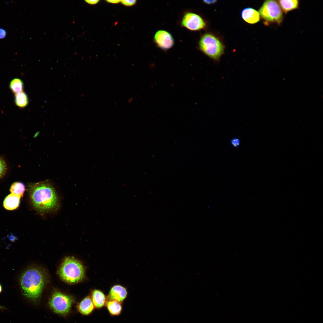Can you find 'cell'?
<instances>
[{
    "label": "cell",
    "instance_id": "6da1fadb",
    "mask_svg": "<svg viewBox=\"0 0 323 323\" xmlns=\"http://www.w3.org/2000/svg\"><path fill=\"white\" fill-rule=\"evenodd\" d=\"M28 191L31 203L39 212H49L59 207L57 195L54 188L48 180L29 184Z\"/></svg>",
    "mask_w": 323,
    "mask_h": 323
},
{
    "label": "cell",
    "instance_id": "7a4b0ae2",
    "mask_svg": "<svg viewBox=\"0 0 323 323\" xmlns=\"http://www.w3.org/2000/svg\"><path fill=\"white\" fill-rule=\"evenodd\" d=\"M20 282L23 295L28 298L35 300L38 298L42 292L44 277L38 269L31 268L22 273Z\"/></svg>",
    "mask_w": 323,
    "mask_h": 323
},
{
    "label": "cell",
    "instance_id": "3957f363",
    "mask_svg": "<svg viewBox=\"0 0 323 323\" xmlns=\"http://www.w3.org/2000/svg\"><path fill=\"white\" fill-rule=\"evenodd\" d=\"M61 278L69 283L78 282L83 278L84 269L82 263L73 257L65 258L59 269Z\"/></svg>",
    "mask_w": 323,
    "mask_h": 323
},
{
    "label": "cell",
    "instance_id": "277c9868",
    "mask_svg": "<svg viewBox=\"0 0 323 323\" xmlns=\"http://www.w3.org/2000/svg\"><path fill=\"white\" fill-rule=\"evenodd\" d=\"M200 50L206 55L215 60H218L223 54L224 46L216 36L206 33L201 37L199 42Z\"/></svg>",
    "mask_w": 323,
    "mask_h": 323
},
{
    "label": "cell",
    "instance_id": "5b68a950",
    "mask_svg": "<svg viewBox=\"0 0 323 323\" xmlns=\"http://www.w3.org/2000/svg\"><path fill=\"white\" fill-rule=\"evenodd\" d=\"M258 12L266 24L276 23L280 25L283 19V12L276 1H265Z\"/></svg>",
    "mask_w": 323,
    "mask_h": 323
},
{
    "label": "cell",
    "instance_id": "8992f818",
    "mask_svg": "<svg viewBox=\"0 0 323 323\" xmlns=\"http://www.w3.org/2000/svg\"><path fill=\"white\" fill-rule=\"evenodd\" d=\"M73 301L71 297L59 292L55 291L53 293L49 301V304L55 313L63 315L68 313Z\"/></svg>",
    "mask_w": 323,
    "mask_h": 323
},
{
    "label": "cell",
    "instance_id": "52a82bcc",
    "mask_svg": "<svg viewBox=\"0 0 323 323\" xmlns=\"http://www.w3.org/2000/svg\"><path fill=\"white\" fill-rule=\"evenodd\" d=\"M182 26L191 31L204 29L206 23L203 19L195 13L188 12L185 14L181 21Z\"/></svg>",
    "mask_w": 323,
    "mask_h": 323
},
{
    "label": "cell",
    "instance_id": "ba28073f",
    "mask_svg": "<svg viewBox=\"0 0 323 323\" xmlns=\"http://www.w3.org/2000/svg\"><path fill=\"white\" fill-rule=\"evenodd\" d=\"M153 40L157 47L163 50H167L171 48L174 43L171 34L164 30H160L156 32Z\"/></svg>",
    "mask_w": 323,
    "mask_h": 323
},
{
    "label": "cell",
    "instance_id": "9c48e42d",
    "mask_svg": "<svg viewBox=\"0 0 323 323\" xmlns=\"http://www.w3.org/2000/svg\"><path fill=\"white\" fill-rule=\"evenodd\" d=\"M127 294L125 288L120 285H115L111 289L107 299L115 300L122 303L126 298Z\"/></svg>",
    "mask_w": 323,
    "mask_h": 323
},
{
    "label": "cell",
    "instance_id": "30bf717a",
    "mask_svg": "<svg viewBox=\"0 0 323 323\" xmlns=\"http://www.w3.org/2000/svg\"><path fill=\"white\" fill-rule=\"evenodd\" d=\"M241 16L245 21L250 24L256 23L260 20L259 12L255 9L250 7L243 9L241 12Z\"/></svg>",
    "mask_w": 323,
    "mask_h": 323
},
{
    "label": "cell",
    "instance_id": "8fae6325",
    "mask_svg": "<svg viewBox=\"0 0 323 323\" xmlns=\"http://www.w3.org/2000/svg\"><path fill=\"white\" fill-rule=\"evenodd\" d=\"M79 312L84 315H88L91 313L95 308L91 297L88 296L85 298L79 303L77 306Z\"/></svg>",
    "mask_w": 323,
    "mask_h": 323
},
{
    "label": "cell",
    "instance_id": "7c38bea8",
    "mask_svg": "<svg viewBox=\"0 0 323 323\" xmlns=\"http://www.w3.org/2000/svg\"><path fill=\"white\" fill-rule=\"evenodd\" d=\"M91 298L95 308L97 309H100L104 306L107 301L103 293L98 290L92 291Z\"/></svg>",
    "mask_w": 323,
    "mask_h": 323
},
{
    "label": "cell",
    "instance_id": "4fadbf2b",
    "mask_svg": "<svg viewBox=\"0 0 323 323\" xmlns=\"http://www.w3.org/2000/svg\"><path fill=\"white\" fill-rule=\"evenodd\" d=\"M21 198L20 196L12 194L9 195L4 201V208L9 210L16 209L19 205Z\"/></svg>",
    "mask_w": 323,
    "mask_h": 323
},
{
    "label": "cell",
    "instance_id": "5bb4252c",
    "mask_svg": "<svg viewBox=\"0 0 323 323\" xmlns=\"http://www.w3.org/2000/svg\"><path fill=\"white\" fill-rule=\"evenodd\" d=\"M282 11L285 14L297 9L299 6L297 0H281L277 1Z\"/></svg>",
    "mask_w": 323,
    "mask_h": 323
},
{
    "label": "cell",
    "instance_id": "9a60e30c",
    "mask_svg": "<svg viewBox=\"0 0 323 323\" xmlns=\"http://www.w3.org/2000/svg\"><path fill=\"white\" fill-rule=\"evenodd\" d=\"M121 303L115 300L107 301L106 305L111 315L118 316L121 313L122 310Z\"/></svg>",
    "mask_w": 323,
    "mask_h": 323
},
{
    "label": "cell",
    "instance_id": "2e32d148",
    "mask_svg": "<svg viewBox=\"0 0 323 323\" xmlns=\"http://www.w3.org/2000/svg\"><path fill=\"white\" fill-rule=\"evenodd\" d=\"M14 103L19 108H23L25 107L29 103L28 95L23 91L15 94Z\"/></svg>",
    "mask_w": 323,
    "mask_h": 323
},
{
    "label": "cell",
    "instance_id": "e0dca14e",
    "mask_svg": "<svg viewBox=\"0 0 323 323\" xmlns=\"http://www.w3.org/2000/svg\"><path fill=\"white\" fill-rule=\"evenodd\" d=\"M9 87L12 92L15 94L23 91L24 83L21 79L15 78L10 82Z\"/></svg>",
    "mask_w": 323,
    "mask_h": 323
},
{
    "label": "cell",
    "instance_id": "ac0fdd59",
    "mask_svg": "<svg viewBox=\"0 0 323 323\" xmlns=\"http://www.w3.org/2000/svg\"><path fill=\"white\" fill-rule=\"evenodd\" d=\"M25 189V186L23 184L20 182H16L12 185L10 190L11 194L21 198L23 196Z\"/></svg>",
    "mask_w": 323,
    "mask_h": 323
},
{
    "label": "cell",
    "instance_id": "d6986e66",
    "mask_svg": "<svg viewBox=\"0 0 323 323\" xmlns=\"http://www.w3.org/2000/svg\"><path fill=\"white\" fill-rule=\"evenodd\" d=\"M7 170L6 163L4 160L0 158V179L5 175Z\"/></svg>",
    "mask_w": 323,
    "mask_h": 323
},
{
    "label": "cell",
    "instance_id": "ffe728a7",
    "mask_svg": "<svg viewBox=\"0 0 323 323\" xmlns=\"http://www.w3.org/2000/svg\"><path fill=\"white\" fill-rule=\"evenodd\" d=\"M231 144L233 147L237 148L240 146V141L239 139L235 137L231 139Z\"/></svg>",
    "mask_w": 323,
    "mask_h": 323
},
{
    "label": "cell",
    "instance_id": "44dd1931",
    "mask_svg": "<svg viewBox=\"0 0 323 323\" xmlns=\"http://www.w3.org/2000/svg\"><path fill=\"white\" fill-rule=\"evenodd\" d=\"M136 1L135 0H124L121 1V3L125 6H131L134 5L136 4Z\"/></svg>",
    "mask_w": 323,
    "mask_h": 323
},
{
    "label": "cell",
    "instance_id": "7402d4cb",
    "mask_svg": "<svg viewBox=\"0 0 323 323\" xmlns=\"http://www.w3.org/2000/svg\"><path fill=\"white\" fill-rule=\"evenodd\" d=\"M7 34V32L5 29L2 28H0V39H2L5 38Z\"/></svg>",
    "mask_w": 323,
    "mask_h": 323
},
{
    "label": "cell",
    "instance_id": "603a6c76",
    "mask_svg": "<svg viewBox=\"0 0 323 323\" xmlns=\"http://www.w3.org/2000/svg\"><path fill=\"white\" fill-rule=\"evenodd\" d=\"M100 0H85L86 3L91 5H94L98 3Z\"/></svg>",
    "mask_w": 323,
    "mask_h": 323
},
{
    "label": "cell",
    "instance_id": "cb8c5ba5",
    "mask_svg": "<svg viewBox=\"0 0 323 323\" xmlns=\"http://www.w3.org/2000/svg\"><path fill=\"white\" fill-rule=\"evenodd\" d=\"M106 1L108 3L112 4H118L121 2V1L118 0H106Z\"/></svg>",
    "mask_w": 323,
    "mask_h": 323
},
{
    "label": "cell",
    "instance_id": "d4e9b609",
    "mask_svg": "<svg viewBox=\"0 0 323 323\" xmlns=\"http://www.w3.org/2000/svg\"><path fill=\"white\" fill-rule=\"evenodd\" d=\"M216 0H204L203 2L208 4H212L215 3Z\"/></svg>",
    "mask_w": 323,
    "mask_h": 323
},
{
    "label": "cell",
    "instance_id": "484cf974",
    "mask_svg": "<svg viewBox=\"0 0 323 323\" xmlns=\"http://www.w3.org/2000/svg\"><path fill=\"white\" fill-rule=\"evenodd\" d=\"M4 307H2V306H1L0 305V309H4Z\"/></svg>",
    "mask_w": 323,
    "mask_h": 323
},
{
    "label": "cell",
    "instance_id": "4316f807",
    "mask_svg": "<svg viewBox=\"0 0 323 323\" xmlns=\"http://www.w3.org/2000/svg\"><path fill=\"white\" fill-rule=\"evenodd\" d=\"M1 290H2L1 287V285L0 284V293L1 292Z\"/></svg>",
    "mask_w": 323,
    "mask_h": 323
}]
</instances>
